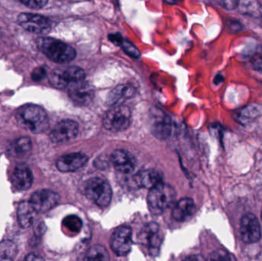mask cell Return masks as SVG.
<instances>
[{
  "label": "cell",
  "mask_w": 262,
  "mask_h": 261,
  "mask_svg": "<svg viewBox=\"0 0 262 261\" xmlns=\"http://www.w3.org/2000/svg\"><path fill=\"white\" fill-rule=\"evenodd\" d=\"M46 70L44 67H36L32 73V79L34 81H41V80L44 79L45 77L46 76Z\"/></svg>",
  "instance_id": "obj_29"
},
{
  "label": "cell",
  "mask_w": 262,
  "mask_h": 261,
  "mask_svg": "<svg viewBox=\"0 0 262 261\" xmlns=\"http://www.w3.org/2000/svg\"><path fill=\"white\" fill-rule=\"evenodd\" d=\"M18 22L28 32L38 35H46L52 29V24L49 18L37 14H19Z\"/></svg>",
  "instance_id": "obj_9"
},
{
  "label": "cell",
  "mask_w": 262,
  "mask_h": 261,
  "mask_svg": "<svg viewBox=\"0 0 262 261\" xmlns=\"http://www.w3.org/2000/svg\"><path fill=\"white\" fill-rule=\"evenodd\" d=\"M149 129L151 133L159 139H166L172 134V124L171 118L157 107L149 112Z\"/></svg>",
  "instance_id": "obj_7"
},
{
  "label": "cell",
  "mask_w": 262,
  "mask_h": 261,
  "mask_svg": "<svg viewBox=\"0 0 262 261\" xmlns=\"http://www.w3.org/2000/svg\"><path fill=\"white\" fill-rule=\"evenodd\" d=\"M110 160L117 171L125 174L134 172L137 164L134 156L124 150H115L111 155Z\"/></svg>",
  "instance_id": "obj_16"
},
{
  "label": "cell",
  "mask_w": 262,
  "mask_h": 261,
  "mask_svg": "<svg viewBox=\"0 0 262 261\" xmlns=\"http://www.w3.org/2000/svg\"><path fill=\"white\" fill-rule=\"evenodd\" d=\"M85 195L88 199L101 207L110 204L112 199V190L110 184L101 178H92L85 185Z\"/></svg>",
  "instance_id": "obj_6"
},
{
  "label": "cell",
  "mask_w": 262,
  "mask_h": 261,
  "mask_svg": "<svg viewBox=\"0 0 262 261\" xmlns=\"http://www.w3.org/2000/svg\"><path fill=\"white\" fill-rule=\"evenodd\" d=\"M163 237L160 226L157 223H149L142 229L139 240L150 255L155 256L159 254Z\"/></svg>",
  "instance_id": "obj_8"
},
{
  "label": "cell",
  "mask_w": 262,
  "mask_h": 261,
  "mask_svg": "<svg viewBox=\"0 0 262 261\" xmlns=\"http://www.w3.org/2000/svg\"><path fill=\"white\" fill-rule=\"evenodd\" d=\"M24 261H44V260L36 254H29V255L26 256Z\"/></svg>",
  "instance_id": "obj_32"
},
{
  "label": "cell",
  "mask_w": 262,
  "mask_h": 261,
  "mask_svg": "<svg viewBox=\"0 0 262 261\" xmlns=\"http://www.w3.org/2000/svg\"><path fill=\"white\" fill-rule=\"evenodd\" d=\"M32 141L29 137H20L9 147L11 155L15 157H21L29 154L32 150Z\"/></svg>",
  "instance_id": "obj_22"
},
{
  "label": "cell",
  "mask_w": 262,
  "mask_h": 261,
  "mask_svg": "<svg viewBox=\"0 0 262 261\" xmlns=\"http://www.w3.org/2000/svg\"><path fill=\"white\" fill-rule=\"evenodd\" d=\"M240 234L242 240L246 244L255 243L261 239V226L253 214L248 213L242 218Z\"/></svg>",
  "instance_id": "obj_13"
},
{
  "label": "cell",
  "mask_w": 262,
  "mask_h": 261,
  "mask_svg": "<svg viewBox=\"0 0 262 261\" xmlns=\"http://www.w3.org/2000/svg\"><path fill=\"white\" fill-rule=\"evenodd\" d=\"M255 67H256L259 72L262 73V55H258L255 56V58L252 60Z\"/></svg>",
  "instance_id": "obj_30"
},
{
  "label": "cell",
  "mask_w": 262,
  "mask_h": 261,
  "mask_svg": "<svg viewBox=\"0 0 262 261\" xmlns=\"http://www.w3.org/2000/svg\"><path fill=\"white\" fill-rule=\"evenodd\" d=\"M64 226L73 232H78L82 227V222L77 216H71L66 218L63 221Z\"/></svg>",
  "instance_id": "obj_26"
},
{
  "label": "cell",
  "mask_w": 262,
  "mask_h": 261,
  "mask_svg": "<svg viewBox=\"0 0 262 261\" xmlns=\"http://www.w3.org/2000/svg\"><path fill=\"white\" fill-rule=\"evenodd\" d=\"M12 185L19 191H26L32 186L33 176L32 171L26 164L16 165L12 176Z\"/></svg>",
  "instance_id": "obj_17"
},
{
  "label": "cell",
  "mask_w": 262,
  "mask_h": 261,
  "mask_svg": "<svg viewBox=\"0 0 262 261\" xmlns=\"http://www.w3.org/2000/svg\"><path fill=\"white\" fill-rule=\"evenodd\" d=\"M176 198L175 189L171 185L162 182L149 190L147 196L149 209L152 214H162L172 206Z\"/></svg>",
  "instance_id": "obj_3"
},
{
  "label": "cell",
  "mask_w": 262,
  "mask_h": 261,
  "mask_svg": "<svg viewBox=\"0 0 262 261\" xmlns=\"http://www.w3.org/2000/svg\"><path fill=\"white\" fill-rule=\"evenodd\" d=\"M84 70L76 66L58 67L52 70L49 75V82L58 89H68L74 84L84 81Z\"/></svg>",
  "instance_id": "obj_4"
},
{
  "label": "cell",
  "mask_w": 262,
  "mask_h": 261,
  "mask_svg": "<svg viewBox=\"0 0 262 261\" xmlns=\"http://www.w3.org/2000/svg\"><path fill=\"white\" fill-rule=\"evenodd\" d=\"M59 200V195L55 192L41 189L32 194L29 202L36 212L45 213L55 208Z\"/></svg>",
  "instance_id": "obj_10"
},
{
  "label": "cell",
  "mask_w": 262,
  "mask_h": 261,
  "mask_svg": "<svg viewBox=\"0 0 262 261\" xmlns=\"http://www.w3.org/2000/svg\"><path fill=\"white\" fill-rule=\"evenodd\" d=\"M17 122L23 128L33 133L46 132L49 127V120L44 109L35 104L21 106L16 112Z\"/></svg>",
  "instance_id": "obj_1"
},
{
  "label": "cell",
  "mask_w": 262,
  "mask_h": 261,
  "mask_svg": "<svg viewBox=\"0 0 262 261\" xmlns=\"http://www.w3.org/2000/svg\"><path fill=\"white\" fill-rule=\"evenodd\" d=\"M195 211L194 201L190 198H183L176 204L172 216L177 222H183L192 217Z\"/></svg>",
  "instance_id": "obj_18"
},
{
  "label": "cell",
  "mask_w": 262,
  "mask_h": 261,
  "mask_svg": "<svg viewBox=\"0 0 262 261\" xmlns=\"http://www.w3.org/2000/svg\"><path fill=\"white\" fill-rule=\"evenodd\" d=\"M109 38H110V40L112 42L115 43V44H118V45H121L123 40H124L119 34H113V35H111L110 36H109Z\"/></svg>",
  "instance_id": "obj_31"
},
{
  "label": "cell",
  "mask_w": 262,
  "mask_h": 261,
  "mask_svg": "<svg viewBox=\"0 0 262 261\" xmlns=\"http://www.w3.org/2000/svg\"><path fill=\"white\" fill-rule=\"evenodd\" d=\"M136 183L143 188L152 189L163 182L162 175L157 170H146L140 171L134 178Z\"/></svg>",
  "instance_id": "obj_20"
},
{
  "label": "cell",
  "mask_w": 262,
  "mask_h": 261,
  "mask_svg": "<svg viewBox=\"0 0 262 261\" xmlns=\"http://www.w3.org/2000/svg\"><path fill=\"white\" fill-rule=\"evenodd\" d=\"M120 46H121L123 50H124L127 55H130V56L133 57V58H137L140 57V52L137 50V48H136L132 43L130 42V41L124 39Z\"/></svg>",
  "instance_id": "obj_27"
},
{
  "label": "cell",
  "mask_w": 262,
  "mask_h": 261,
  "mask_svg": "<svg viewBox=\"0 0 262 261\" xmlns=\"http://www.w3.org/2000/svg\"><path fill=\"white\" fill-rule=\"evenodd\" d=\"M132 231L127 226L117 228L111 237V248L118 256L128 254L132 248Z\"/></svg>",
  "instance_id": "obj_11"
},
{
  "label": "cell",
  "mask_w": 262,
  "mask_h": 261,
  "mask_svg": "<svg viewBox=\"0 0 262 261\" xmlns=\"http://www.w3.org/2000/svg\"><path fill=\"white\" fill-rule=\"evenodd\" d=\"M36 211L29 202H21L17 208L18 222L21 227L28 228L35 222Z\"/></svg>",
  "instance_id": "obj_21"
},
{
  "label": "cell",
  "mask_w": 262,
  "mask_h": 261,
  "mask_svg": "<svg viewBox=\"0 0 262 261\" xmlns=\"http://www.w3.org/2000/svg\"><path fill=\"white\" fill-rule=\"evenodd\" d=\"M261 219H262V210H261Z\"/></svg>",
  "instance_id": "obj_34"
},
{
  "label": "cell",
  "mask_w": 262,
  "mask_h": 261,
  "mask_svg": "<svg viewBox=\"0 0 262 261\" xmlns=\"http://www.w3.org/2000/svg\"><path fill=\"white\" fill-rule=\"evenodd\" d=\"M69 98L77 105L88 106L95 98V90L85 81L74 84L68 88Z\"/></svg>",
  "instance_id": "obj_14"
},
{
  "label": "cell",
  "mask_w": 262,
  "mask_h": 261,
  "mask_svg": "<svg viewBox=\"0 0 262 261\" xmlns=\"http://www.w3.org/2000/svg\"><path fill=\"white\" fill-rule=\"evenodd\" d=\"M207 261H237L233 254L226 250L219 249L213 251L208 257Z\"/></svg>",
  "instance_id": "obj_25"
},
{
  "label": "cell",
  "mask_w": 262,
  "mask_h": 261,
  "mask_svg": "<svg viewBox=\"0 0 262 261\" xmlns=\"http://www.w3.org/2000/svg\"><path fill=\"white\" fill-rule=\"evenodd\" d=\"M36 44L38 49L54 62L68 63L76 57V52L72 46L55 38L40 37L36 40Z\"/></svg>",
  "instance_id": "obj_2"
},
{
  "label": "cell",
  "mask_w": 262,
  "mask_h": 261,
  "mask_svg": "<svg viewBox=\"0 0 262 261\" xmlns=\"http://www.w3.org/2000/svg\"><path fill=\"white\" fill-rule=\"evenodd\" d=\"M84 261H110V256L104 246L97 245L88 251Z\"/></svg>",
  "instance_id": "obj_23"
},
{
  "label": "cell",
  "mask_w": 262,
  "mask_h": 261,
  "mask_svg": "<svg viewBox=\"0 0 262 261\" xmlns=\"http://www.w3.org/2000/svg\"><path fill=\"white\" fill-rule=\"evenodd\" d=\"M89 157L81 153H70L61 156L57 160L56 167L61 173H72L81 170L87 164Z\"/></svg>",
  "instance_id": "obj_15"
},
{
  "label": "cell",
  "mask_w": 262,
  "mask_h": 261,
  "mask_svg": "<svg viewBox=\"0 0 262 261\" xmlns=\"http://www.w3.org/2000/svg\"><path fill=\"white\" fill-rule=\"evenodd\" d=\"M131 116L130 109L127 106H115L104 114L103 125L113 133L124 131L130 126Z\"/></svg>",
  "instance_id": "obj_5"
},
{
  "label": "cell",
  "mask_w": 262,
  "mask_h": 261,
  "mask_svg": "<svg viewBox=\"0 0 262 261\" xmlns=\"http://www.w3.org/2000/svg\"><path fill=\"white\" fill-rule=\"evenodd\" d=\"M18 248L14 242L3 241L0 243V261H13Z\"/></svg>",
  "instance_id": "obj_24"
},
{
  "label": "cell",
  "mask_w": 262,
  "mask_h": 261,
  "mask_svg": "<svg viewBox=\"0 0 262 261\" xmlns=\"http://www.w3.org/2000/svg\"><path fill=\"white\" fill-rule=\"evenodd\" d=\"M21 4L25 5L27 7L32 9H42L44 6L48 4V1H33V0H28V1H20Z\"/></svg>",
  "instance_id": "obj_28"
},
{
  "label": "cell",
  "mask_w": 262,
  "mask_h": 261,
  "mask_svg": "<svg viewBox=\"0 0 262 261\" xmlns=\"http://www.w3.org/2000/svg\"><path fill=\"white\" fill-rule=\"evenodd\" d=\"M78 132V123L72 120H64L54 127L49 134V138L54 144H62L76 138Z\"/></svg>",
  "instance_id": "obj_12"
},
{
  "label": "cell",
  "mask_w": 262,
  "mask_h": 261,
  "mask_svg": "<svg viewBox=\"0 0 262 261\" xmlns=\"http://www.w3.org/2000/svg\"><path fill=\"white\" fill-rule=\"evenodd\" d=\"M136 90L130 84H121L115 87L107 97V103L110 105H122L127 100L130 99L135 95Z\"/></svg>",
  "instance_id": "obj_19"
},
{
  "label": "cell",
  "mask_w": 262,
  "mask_h": 261,
  "mask_svg": "<svg viewBox=\"0 0 262 261\" xmlns=\"http://www.w3.org/2000/svg\"><path fill=\"white\" fill-rule=\"evenodd\" d=\"M183 261H205V259L201 255H190L184 259Z\"/></svg>",
  "instance_id": "obj_33"
}]
</instances>
